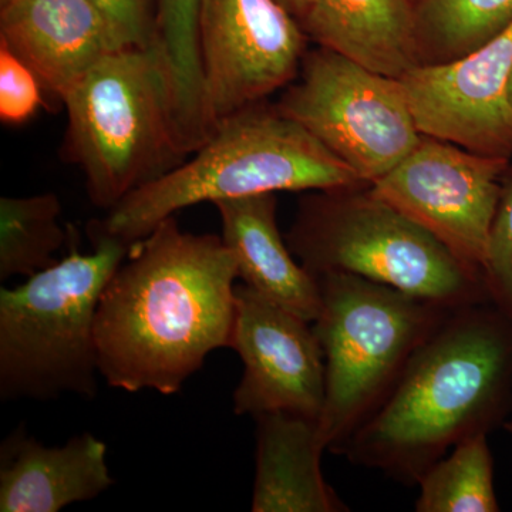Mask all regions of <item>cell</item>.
Wrapping results in <instances>:
<instances>
[{
	"mask_svg": "<svg viewBox=\"0 0 512 512\" xmlns=\"http://www.w3.org/2000/svg\"><path fill=\"white\" fill-rule=\"evenodd\" d=\"M237 262L218 235L184 232L174 217L134 242L101 293L99 373L114 389L170 396L211 352L231 346Z\"/></svg>",
	"mask_w": 512,
	"mask_h": 512,
	"instance_id": "obj_1",
	"label": "cell"
},
{
	"mask_svg": "<svg viewBox=\"0 0 512 512\" xmlns=\"http://www.w3.org/2000/svg\"><path fill=\"white\" fill-rule=\"evenodd\" d=\"M512 417V322L490 302L451 309L342 456L413 487L461 441Z\"/></svg>",
	"mask_w": 512,
	"mask_h": 512,
	"instance_id": "obj_2",
	"label": "cell"
},
{
	"mask_svg": "<svg viewBox=\"0 0 512 512\" xmlns=\"http://www.w3.org/2000/svg\"><path fill=\"white\" fill-rule=\"evenodd\" d=\"M362 185L369 184L298 121L255 104L222 121L190 160L141 185L93 225L133 245L201 202Z\"/></svg>",
	"mask_w": 512,
	"mask_h": 512,
	"instance_id": "obj_3",
	"label": "cell"
},
{
	"mask_svg": "<svg viewBox=\"0 0 512 512\" xmlns=\"http://www.w3.org/2000/svg\"><path fill=\"white\" fill-rule=\"evenodd\" d=\"M93 251L69 254L0 291V396L50 400L97 393L96 315L100 296L131 245L90 228Z\"/></svg>",
	"mask_w": 512,
	"mask_h": 512,
	"instance_id": "obj_4",
	"label": "cell"
},
{
	"mask_svg": "<svg viewBox=\"0 0 512 512\" xmlns=\"http://www.w3.org/2000/svg\"><path fill=\"white\" fill-rule=\"evenodd\" d=\"M69 116L64 154L82 168L101 208L183 163L170 79L156 46L104 57L62 99Z\"/></svg>",
	"mask_w": 512,
	"mask_h": 512,
	"instance_id": "obj_5",
	"label": "cell"
},
{
	"mask_svg": "<svg viewBox=\"0 0 512 512\" xmlns=\"http://www.w3.org/2000/svg\"><path fill=\"white\" fill-rule=\"evenodd\" d=\"M316 279L322 303L312 326L325 357L319 429L328 451L342 454L451 309L356 275Z\"/></svg>",
	"mask_w": 512,
	"mask_h": 512,
	"instance_id": "obj_6",
	"label": "cell"
},
{
	"mask_svg": "<svg viewBox=\"0 0 512 512\" xmlns=\"http://www.w3.org/2000/svg\"><path fill=\"white\" fill-rule=\"evenodd\" d=\"M286 242L315 276L356 275L448 309L488 302L480 278L370 185L303 198Z\"/></svg>",
	"mask_w": 512,
	"mask_h": 512,
	"instance_id": "obj_7",
	"label": "cell"
},
{
	"mask_svg": "<svg viewBox=\"0 0 512 512\" xmlns=\"http://www.w3.org/2000/svg\"><path fill=\"white\" fill-rule=\"evenodd\" d=\"M276 109L372 185L412 153L421 136L399 80L319 47Z\"/></svg>",
	"mask_w": 512,
	"mask_h": 512,
	"instance_id": "obj_8",
	"label": "cell"
},
{
	"mask_svg": "<svg viewBox=\"0 0 512 512\" xmlns=\"http://www.w3.org/2000/svg\"><path fill=\"white\" fill-rule=\"evenodd\" d=\"M510 161L421 136L412 153L370 188L483 281L488 235Z\"/></svg>",
	"mask_w": 512,
	"mask_h": 512,
	"instance_id": "obj_9",
	"label": "cell"
},
{
	"mask_svg": "<svg viewBox=\"0 0 512 512\" xmlns=\"http://www.w3.org/2000/svg\"><path fill=\"white\" fill-rule=\"evenodd\" d=\"M306 40L301 23L278 0H200L202 96L210 133L292 83L301 72Z\"/></svg>",
	"mask_w": 512,
	"mask_h": 512,
	"instance_id": "obj_10",
	"label": "cell"
},
{
	"mask_svg": "<svg viewBox=\"0 0 512 512\" xmlns=\"http://www.w3.org/2000/svg\"><path fill=\"white\" fill-rule=\"evenodd\" d=\"M512 23L460 59L419 64L400 77L423 136L512 160Z\"/></svg>",
	"mask_w": 512,
	"mask_h": 512,
	"instance_id": "obj_11",
	"label": "cell"
},
{
	"mask_svg": "<svg viewBox=\"0 0 512 512\" xmlns=\"http://www.w3.org/2000/svg\"><path fill=\"white\" fill-rule=\"evenodd\" d=\"M244 365L234 392L238 416L285 412L319 419L325 357L312 322L242 284L235 286L231 346Z\"/></svg>",
	"mask_w": 512,
	"mask_h": 512,
	"instance_id": "obj_12",
	"label": "cell"
},
{
	"mask_svg": "<svg viewBox=\"0 0 512 512\" xmlns=\"http://www.w3.org/2000/svg\"><path fill=\"white\" fill-rule=\"evenodd\" d=\"M0 43L60 100L104 57L128 47L92 0H19L0 9Z\"/></svg>",
	"mask_w": 512,
	"mask_h": 512,
	"instance_id": "obj_13",
	"label": "cell"
},
{
	"mask_svg": "<svg viewBox=\"0 0 512 512\" xmlns=\"http://www.w3.org/2000/svg\"><path fill=\"white\" fill-rule=\"evenodd\" d=\"M113 484L106 444L93 434L47 447L19 427L0 446L2 512H57L93 500Z\"/></svg>",
	"mask_w": 512,
	"mask_h": 512,
	"instance_id": "obj_14",
	"label": "cell"
},
{
	"mask_svg": "<svg viewBox=\"0 0 512 512\" xmlns=\"http://www.w3.org/2000/svg\"><path fill=\"white\" fill-rule=\"evenodd\" d=\"M275 194L249 195L215 202L222 241L235 262L238 278L269 301L315 322L320 311L318 279L293 259L276 225Z\"/></svg>",
	"mask_w": 512,
	"mask_h": 512,
	"instance_id": "obj_15",
	"label": "cell"
},
{
	"mask_svg": "<svg viewBox=\"0 0 512 512\" xmlns=\"http://www.w3.org/2000/svg\"><path fill=\"white\" fill-rule=\"evenodd\" d=\"M256 421L254 512H348L322 473L328 451L319 419L285 412Z\"/></svg>",
	"mask_w": 512,
	"mask_h": 512,
	"instance_id": "obj_16",
	"label": "cell"
},
{
	"mask_svg": "<svg viewBox=\"0 0 512 512\" xmlns=\"http://www.w3.org/2000/svg\"><path fill=\"white\" fill-rule=\"evenodd\" d=\"M301 26L319 47L392 79L421 64L412 0H315Z\"/></svg>",
	"mask_w": 512,
	"mask_h": 512,
	"instance_id": "obj_17",
	"label": "cell"
},
{
	"mask_svg": "<svg viewBox=\"0 0 512 512\" xmlns=\"http://www.w3.org/2000/svg\"><path fill=\"white\" fill-rule=\"evenodd\" d=\"M421 64L460 59L512 23V0H420L416 5Z\"/></svg>",
	"mask_w": 512,
	"mask_h": 512,
	"instance_id": "obj_18",
	"label": "cell"
},
{
	"mask_svg": "<svg viewBox=\"0 0 512 512\" xmlns=\"http://www.w3.org/2000/svg\"><path fill=\"white\" fill-rule=\"evenodd\" d=\"M198 18L200 0H158L153 45L167 69L178 124L187 134H201L207 127Z\"/></svg>",
	"mask_w": 512,
	"mask_h": 512,
	"instance_id": "obj_19",
	"label": "cell"
},
{
	"mask_svg": "<svg viewBox=\"0 0 512 512\" xmlns=\"http://www.w3.org/2000/svg\"><path fill=\"white\" fill-rule=\"evenodd\" d=\"M417 485V512L500 511L488 436L458 443L423 474Z\"/></svg>",
	"mask_w": 512,
	"mask_h": 512,
	"instance_id": "obj_20",
	"label": "cell"
},
{
	"mask_svg": "<svg viewBox=\"0 0 512 512\" xmlns=\"http://www.w3.org/2000/svg\"><path fill=\"white\" fill-rule=\"evenodd\" d=\"M62 204L56 194L3 197L0 200V279L29 276L56 264L66 242L59 224Z\"/></svg>",
	"mask_w": 512,
	"mask_h": 512,
	"instance_id": "obj_21",
	"label": "cell"
},
{
	"mask_svg": "<svg viewBox=\"0 0 512 512\" xmlns=\"http://www.w3.org/2000/svg\"><path fill=\"white\" fill-rule=\"evenodd\" d=\"M483 284L488 302L512 322V160L488 235Z\"/></svg>",
	"mask_w": 512,
	"mask_h": 512,
	"instance_id": "obj_22",
	"label": "cell"
},
{
	"mask_svg": "<svg viewBox=\"0 0 512 512\" xmlns=\"http://www.w3.org/2000/svg\"><path fill=\"white\" fill-rule=\"evenodd\" d=\"M42 89L28 64L0 43V120L16 126L32 119L43 106Z\"/></svg>",
	"mask_w": 512,
	"mask_h": 512,
	"instance_id": "obj_23",
	"label": "cell"
},
{
	"mask_svg": "<svg viewBox=\"0 0 512 512\" xmlns=\"http://www.w3.org/2000/svg\"><path fill=\"white\" fill-rule=\"evenodd\" d=\"M128 47L153 45L158 0H92Z\"/></svg>",
	"mask_w": 512,
	"mask_h": 512,
	"instance_id": "obj_24",
	"label": "cell"
},
{
	"mask_svg": "<svg viewBox=\"0 0 512 512\" xmlns=\"http://www.w3.org/2000/svg\"><path fill=\"white\" fill-rule=\"evenodd\" d=\"M278 2L291 13L293 18L302 23L311 12L315 0H278Z\"/></svg>",
	"mask_w": 512,
	"mask_h": 512,
	"instance_id": "obj_25",
	"label": "cell"
},
{
	"mask_svg": "<svg viewBox=\"0 0 512 512\" xmlns=\"http://www.w3.org/2000/svg\"><path fill=\"white\" fill-rule=\"evenodd\" d=\"M16 2H19V0H0V9L8 8V6Z\"/></svg>",
	"mask_w": 512,
	"mask_h": 512,
	"instance_id": "obj_26",
	"label": "cell"
},
{
	"mask_svg": "<svg viewBox=\"0 0 512 512\" xmlns=\"http://www.w3.org/2000/svg\"><path fill=\"white\" fill-rule=\"evenodd\" d=\"M503 429L507 431L510 436H512V417L510 420L507 421V423L504 424Z\"/></svg>",
	"mask_w": 512,
	"mask_h": 512,
	"instance_id": "obj_27",
	"label": "cell"
},
{
	"mask_svg": "<svg viewBox=\"0 0 512 512\" xmlns=\"http://www.w3.org/2000/svg\"><path fill=\"white\" fill-rule=\"evenodd\" d=\"M508 100H510V106L512 110V76H511V82H510V89H508Z\"/></svg>",
	"mask_w": 512,
	"mask_h": 512,
	"instance_id": "obj_28",
	"label": "cell"
},
{
	"mask_svg": "<svg viewBox=\"0 0 512 512\" xmlns=\"http://www.w3.org/2000/svg\"><path fill=\"white\" fill-rule=\"evenodd\" d=\"M412 2H413V3H416V5H417V3H419V2H420V0H412Z\"/></svg>",
	"mask_w": 512,
	"mask_h": 512,
	"instance_id": "obj_29",
	"label": "cell"
}]
</instances>
